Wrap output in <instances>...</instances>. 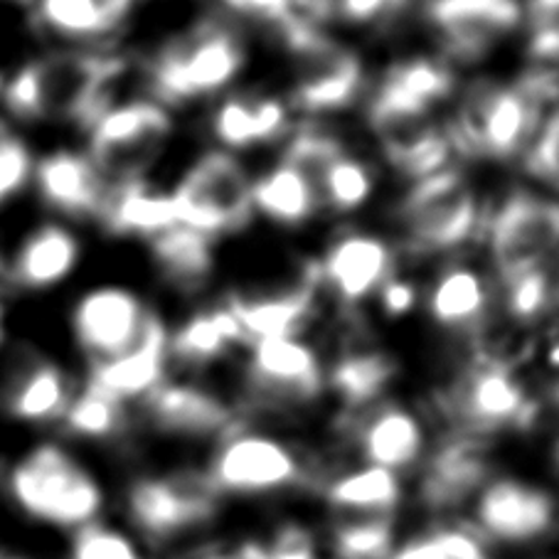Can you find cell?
<instances>
[{"mask_svg":"<svg viewBox=\"0 0 559 559\" xmlns=\"http://www.w3.org/2000/svg\"><path fill=\"white\" fill-rule=\"evenodd\" d=\"M37 148L31 133L0 114V212L23 200L33 188Z\"/></svg>","mask_w":559,"mask_h":559,"instance_id":"obj_38","label":"cell"},{"mask_svg":"<svg viewBox=\"0 0 559 559\" xmlns=\"http://www.w3.org/2000/svg\"><path fill=\"white\" fill-rule=\"evenodd\" d=\"M178 225L210 239L245 229L254 215L252 180L235 153H198L170 186Z\"/></svg>","mask_w":559,"mask_h":559,"instance_id":"obj_5","label":"cell"},{"mask_svg":"<svg viewBox=\"0 0 559 559\" xmlns=\"http://www.w3.org/2000/svg\"><path fill=\"white\" fill-rule=\"evenodd\" d=\"M433 321L451 331H478L488 313V292L474 269H447L429 296Z\"/></svg>","mask_w":559,"mask_h":559,"instance_id":"obj_34","label":"cell"},{"mask_svg":"<svg viewBox=\"0 0 559 559\" xmlns=\"http://www.w3.org/2000/svg\"><path fill=\"white\" fill-rule=\"evenodd\" d=\"M202 471L219 496H272L308 480V466L288 443L242 427L219 439Z\"/></svg>","mask_w":559,"mask_h":559,"instance_id":"obj_10","label":"cell"},{"mask_svg":"<svg viewBox=\"0 0 559 559\" xmlns=\"http://www.w3.org/2000/svg\"><path fill=\"white\" fill-rule=\"evenodd\" d=\"M409 0H338V17L348 23H382L397 17Z\"/></svg>","mask_w":559,"mask_h":559,"instance_id":"obj_45","label":"cell"},{"mask_svg":"<svg viewBox=\"0 0 559 559\" xmlns=\"http://www.w3.org/2000/svg\"><path fill=\"white\" fill-rule=\"evenodd\" d=\"M382 304H384V311L392 313V316H402L407 313L409 308L414 306V298H417V292H414L412 284L407 282H394L390 278L388 284L382 288Z\"/></svg>","mask_w":559,"mask_h":559,"instance_id":"obj_47","label":"cell"},{"mask_svg":"<svg viewBox=\"0 0 559 559\" xmlns=\"http://www.w3.org/2000/svg\"><path fill=\"white\" fill-rule=\"evenodd\" d=\"M156 311L136 286L96 282L84 286L67 308V335L84 368L117 358L141 338Z\"/></svg>","mask_w":559,"mask_h":559,"instance_id":"obj_7","label":"cell"},{"mask_svg":"<svg viewBox=\"0 0 559 559\" xmlns=\"http://www.w3.org/2000/svg\"><path fill=\"white\" fill-rule=\"evenodd\" d=\"M133 412L139 427L168 439H222L239 427L235 409L215 390L173 374Z\"/></svg>","mask_w":559,"mask_h":559,"instance_id":"obj_18","label":"cell"},{"mask_svg":"<svg viewBox=\"0 0 559 559\" xmlns=\"http://www.w3.org/2000/svg\"><path fill=\"white\" fill-rule=\"evenodd\" d=\"M549 301H552V286L543 269L506 282V306L518 321H533L545 311Z\"/></svg>","mask_w":559,"mask_h":559,"instance_id":"obj_42","label":"cell"},{"mask_svg":"<svg viewBox=\"0 0 559 559\" xmlns=\"http://www.w3.org/2000/svg\"><path fill=\"white\" fill-rule=\"evenodd\" d=\"M316 274L341 301L358 304L390 282L392 249L374 235H345L328 249Z\"/></svg>","mask_w":559,"mask_h":559,"instance_id":"obj_25","label":"cell"},{"mask_svg":"<svg viewBox=\"0 0 559 559\" xmlns=\"http://www.w3.org/2000/svg\"><path fill=\"white\" fill-rule=\"evenodd\" d=\"M0 559H27V557H21V555H11V552H0Z\"/></svg>","mask_w":559,"mask_h":559,"instance_id":"obj_51","label":"cell"},{"mask_svg":"<svg viewBox=\"0 0 559 559\" xmlns=\"http://www.w3.org/2000/svg\"><path fill=\"white\" fill-rule=\"evenodd\" d=\"M474 525L486 543L535 545L559 525V503L549 490L518 478L488 480L474 498Z\"/></svg>","mask_w":559,"mask_h":559,"instance_id":"obj_16","label":"cell"},{"mask_svg":"<svg viewBox=\"0 0 559 559\" xmlns=\"http://www.w3.org/2000/svg\"><path fill=\"white\" fill-rule=\"evenodd\" d=\"M5 70H3V67H0V94H3V84H5Z\"/></svg>","mask_w":559,"mask_h":559,"instance_id":"obj_52","label":"cell"},{"mask_svg":"<svg viewBox=\"0 0 559 559\" xmlns=\"http://www.w3.org/2000/svg\"><path fill=\"white\" fill-rule=\"evenodd\" d=\"M488 237L503 284L537 272L559 249V202L518 190L496 212Z\"/></svg>","mask_w":559,"mask_h":559,"instance_id":"obj_14","label":"cell"},{"mask_svg":"<svg viewBox=\"0 0 559 559\" xmlns=\"http://www.w3.org/2000/svg\"><path fill=\"white\" fill-rule=\"evenodd\" d=\"M449 409L461 421V431L486 437L508 427H527L537 417L513 370L500 360H480L466 372L451 394Z\"/></svg>","mask_w":559,"mask_h":559,"instance_id":"obj_17","label":"cell"},{"mask_svg":"<svg viewBox=\"0 0 559 559\" xmlns=\"http://www.w3.org/2000/svg\"><path fill=\"white\" fill-rule=\"evenodd\" d=\"M530 57L535 64L559 67V0H530Z\"/></svg>","mask_w":559,"mask_h":559,"instance_id":"obj_41","label":"cell"},{"mask_svg":"<svg viewBox=\"0 0 559 559\" xmlns=\"http://www.w3.org/2000/svg\"><path fill=\"white\" fill-rule=\"evenodd\" d=\"M5 496L37 525L80 530L96 523L106 506V490L94 468L60 439H40L25 447L3 474Z\"/></svg>","mask_w":559,"mask_h":559,"instance_id":"obj_3","label":"cell"},{"mask_svg":"<svg viewBox=\"0 0 559 559\" xmlns=\"http://www.w3.org/2000/svg\"><path fill=\"white\" fill-rule=\"evenodd\" d=\"M318 274L286 292L266 296H229L227 306L242 325L247 345L269 338H296L301 325L313 313Z\"/></svg>","mask_w":559,"mask_h":559,"instance_id":"obj_29","label":"cell"},{"mask_svg":"<svg viewBox=\"0 0 559 559\" xmlns=\"http://www.w3.org/2000/svg\"><path fill=\"white\" fill-rule=\"evenodd\" d=\"M219 500L222 496L200 468L139 474L123 490L127 520L151 545H166L207 527L219 513Z\"/></svg>","mask_w":559,"mask_h":559,"instance_id":"obj_6","label":"cell"},{"mask_svg":"<svg viewBox=\"0 0 559 559\" xmlns=\"http://www.w3.org/2000/svg\"><path fill=\"white\" fill-rule=\"evenodd\" d=\"M173 374L170 365V323L158 308L148 318L141 338L117 358L84 368L82 380L94 384L129 407L156 392Z\"/></svg>","mask_w":559,"mask_h":559,"instance_id":"obj_20","label":"cell"},{"mask_svg":"<svg viewBox=\"0 0 559 559\" xmlns=\"http://www.w3.org/2000/svg\"><path fill=\"white\" fill-rule=\"evenodd\" d=\"M141 76L139 52L127 45L45 47L5 74L0 114L17 129L67 127L84 136L106 109L129 96Z\"/></svg>","mask_w":559,"mask_h":559,"instance_id":"obj_1","label":"cell"},{"mask_svg":"<svg viewBox=\"0 0 559 559\" xmlns=\"http://www.w3.org/2000/svg\"><path fill=\"white\" fill-rule=\"evenodd\" d=\"M257 559H321V549L304 525H284L257 543Z\"/></svg>","mask_w":559,"mask_h":559,"instance_id":"obj_44","label":"cell"},{"mask_svg":"<svg viewBox=\"0 0 559 559\" xmlns=\"http://www.w3.org/2000/svg\"><path fill=\"white\" fill-rule=\"evenodd\" d=\"M237 345H247V338L227 301L195 308L178 325H170L173 370H205Z\"/></svg>","mask_w":559,"mask_h":559,"instance_id":"obj_27","label":"cell"},{"mask_svg":"<svg viewBox=\"0 0 559 559\" xmlns=\"http://www.w3.org/2000/svg\"><path fill=\"white\" fill-rule=\"evenodd\" d=\"M160 284L180 296H198L215 274V239L176 225L146 245Z\"/></svg>","mask_w":559,"mask_h":559,"instance_id":"obj_28","label":"cell"},{"mask_svg":"<svg viewBox=\"0 0 559 559\" xmlns=\"http://www.w3.org/2000/svg\"><path fill=\"white\" fill-rule=\"evenodd\" d=\"M394 547V515H348L333 525L328 537L333 559H388Z\"/></svg>","mask_w":559,"mask_h":559,"instance_id":"obj_37","label":"cell"},{"mask_svg":"<svg viewBox=\"0 0 559 559\" xmlns=\"http://www.w3.org/2000/svg\"><path fill=\"white\" fill-rule=\"evenodd\" d=\"M490 476V449L484 437L459 431L433 451L421 474L419 498L431 513H449L476 498Z\"/></svg>","mask_w":559,"mask_h":559,"instance_id":"obj_22","label":"cell"},{"mask_svg":"<svg viewBox=\"0 0 559 559\" xmlns=\"http://www.w3.org/2000/svg\"><path fill=\"white\" fill-rule=\"evenodd\" d=\"M5 3L21 5V8H27V11H31V8H33V3H35V0H5Z\"/></svg>","mask_w":559,"mask_h":559,"instance_id":"obj_49","label":"cell"},{"mask_svg":"<svg viewBox=\"0 0 559 559\" xmlns=\"http://www.w3.org/2000/svg\"><path fill=\"white\" fill-rule=\"evenodd\" d=\"M176 225L178 215L170 186H163L158 178L109 182L104 207L94 222V227L106 237L143 245Z\"/></svg>","mask_w":559,"mask_h":559,"instance_id":"obj_24","label":"cell"},{"mask_svg":"<svg viewBox=\"0 0 559 559\" xmlns=\"http://www.w3.org/2000/svg\"><path fill=\"white\" fill-rule=\"evenodd\" d=\"M176 111L146 92L123 96L106 109L80 143L109 182L156 178V170L176 141Z\"/></svg>","mask_w":559,"mask_h":559,"instance_id":"obj_4","label":"cell"},{"mask_svg":"<svg viewBox=\"0 0 559 559\" xmlns=\"http://www.w3.org/2000/svg\"><path fill=\"white\" fill-rule=\"evenodd\" d=\"M141 0H35L31 27L47 47L123 45Z\"/></svg>","mask_w":559,"mask_h":559,"instance_id":"obj_19","label":"cell"},{"mask_svg":"<svg viewBox=\"0 0 559 559\" xmlns=\"http://www.w3.org/2000/svg\"><path fill=\"white\" fill-rule=\"evenodd\" d=\"M402 493L400 476L380 466H360L323 486V500L343 515H394Z\"/></svg>","mask_w":559,"mask_h":559,"instance_id":"obj_33","label":"cell"},{"mask_svg":"<svg viewBox=\"0 0 559 559\" xmlns=\"http://www.w3.org/2000/svg\"><path fill=\"white\" fill-rule=\"evenodd\" d=\"M252 200L254 210L264 212L266 217L282 225H304L306 219L313 217L318 210L316 182L288 163H278L266 176L252 182Z\"/></svg>","mask_w":559,"mask_h":559,"instance_id":"obj_35","label":"cell"},{"mask_svg":"<svg viewBox=\"0 0 559 559\" xmlns=\"http://www.w3.org/2000/svg\"><path fill=\"white\" fill-rule=\"evenodd\" d=\"M547 365L555 372H559V331L552 335V341L547 345Z\"/></svg>","mask_w":559,"mask_h":559,"instance_id":"obj_48","label":"cell"},{"mask_svg":"<svg viewBox=\"0 0 559 559\" xmlns=\"http://www.w3.org/2000/svg\"><path fill=\"white\" fill-rule=\"evenodd\" d=\"M86 259L82 227L43 215L27 225L5 249L11 294L47 296L72 284Z\"/></svg>","mask_w":559,"mask_h":559,"instance_id":"obj_13","label":"cell"},{"mask_svg":"<svg viewBox=\"0 0 559 559\" xmlns=\"http://www.w3.org/2000/svg\"><path fill=\"white\" fill-rule=\"evenodd\" d=\"M139 62L143 92L178 114L233 86L245 72L247 47L235 25L200 17L139 55Z\"/></svg>","mask_w":559,"mask_h":559,"instance_id":"obj_2","label":"cell"},{"mask_svg":"<svg viewBox=\"0 0 559 559\" xmlns=\"http://www.w3.org/2000/svg\"><path fill=\"white\" fill-rule=\"evenodd\" d=\"M247 378L259 400L274 404H306L323 390L318 355L298 338L252 343Z\"/></svg>","mask_w":559,"mask_h":559,"instance_id":"obj_23","label":"cell"},{"mask_svg":"<svg viewBox=\"0 0 559 559\" xmlns=\"http://www.w3.org/2000/svg\"><path fill=\"white\" fill-rule=\"evenodd\" d=\"M397 365L380 350H353L335 362L331 384L348 409H365L390 388Z\"/></svg>","mask_w":559,"mask_h":559,"instance_id":"obj_36","label":"cell"},{"mask_svg":"<svg viewBox=\"0 0 559 559\" xmlns=\"http://www.w3.org/2000/svg\"><path fill=\"white\" fill-rule=\"evenodd\" d=\"M276 31L296 60L294 99L304 111H341L358 99L365 80L358 52L331 40L321 27L296 13Z\"/></svg>","mask_w":559,"mask_h":559,"instance_id":"obj_8","label":"cell"},{"mask_svg":"<svg viewBox=\"0 0 559 559\" xmlns=\"http://www.w3.org/2000/svg\"><path fill=\"white\" fill-rule=\"evenodd\" d=\"M76 374L52 353L17 348L0 355V417L15 427L60 429L67 407L80 388Z\"/></svg>","mask_w":559,"mask_h":559,"instance_id":"obj_9","label":"cell"},{"mask_svg":"<svg viewBox=\"0 0 559 559\" xmlns=\"http://www.w3.org/2000/svg\"><path fill=\"white\" fill-rule=\"evenodd\" d=\"M429 21L443 50L478 62L523 21L518 0H429Z\"/></svg>","mask_w":559,"mask_h":559,"instance_id":"obj_21","label":"cell"},{"mask_svg":"<svg viewBox=\"0 0 559 559\" xmlns=\"http://www.w3.org/2000/svg\"><path fill=\"white\" fill-rule=\"evenodd\" d=\"M388 559H451L447 547L441 545L437 530H429V533L417 535L412 539H404L402 545L392 549Z\"/></svg>","mask_w":559,"mask_h":559,"instance_id":"obj_46","label":"cell"},{"mask_svg":"<svg viewBox=\"0 0 559 559\" xmlns=\"http://www.w3.org/2000/svg\"><path fill=\"white\" fill-rule=\"evenodd\" d=\"M456 86V74L447 64L429 57L394 64L374 92L368 117H429L431 109L449 99Z\"/></svg>","mask_w":559,"mask_h":559,"instance_id":"obj_26","label":"cell"},{"mask_svg":"<svg viewBox=\"0 0 559 559\" xmlns=\"http://www.w3.org/2000/svg\"><path fill=\"white\" fill-rule=\"evenodd\" d=\"M139 429L136 412L94 384L80 380L60 424L62 437L82 443H121Z\"/></svg>","mask_w":559,"mask_h":559,"instance_id":"obj_32","label":"cell"},{"mask_svg":"<svg viewBox=\"0 0 559 559\" xmlns=\"http://www.w3.org/2000/svg\"><path fill=\"white\" fill-rule=\"evenodd\" d=\"M478 195L456 170L433 173L417 180L400 205L407 245L417 254H439L474 237L478 227Z\"/></svg>","mask_w":559,"mask_h":559,"instance_id":"obj_11","label":"cell"},{"mask_svg":"<svg viewBox=\"0 0 559 559\" xmlns=\"http://www.w3.org/2000/svg\"><path fill=\"white\" fill-rule=\"evenodd\" d=\"M286 109L272 96H227L210 117V131L219 148L229 153L249 151L282 136Z\"/></svg>","mask_w":559,"mask_h":559,"instance_id":"obj_30","label":"cell"},{"mask_svg":"<svg viewBox=\"0 0 559 559\" xmlns=\"http://www.w3.org/2000/svg\"><path fill=\"white\" fill-rule=\"evenodd\" d=\"M67 559H143V552L127 530L96 520L74 530Z\"/></svg>","mask_w":559,"mask_h":559,"instance_id":"obj_40","label":"cell"},{"mask_svg":"<svg viewBox=\"0 0 559 559\" xmlns=\"http://www.w3.org/2000/svg\"><path fill=\"white\" fill-rule=\"evenodd\" d=\"M31 192L45 215L94 225L104 207L109 180L94 166L82 143H55L37 151Z\"/></svg>","mask_w":559,"mask_h":559,"instance_id":"obj_15","label":"cell"},{"mask_svg":"<svg viewBox=\"0 0 559 559\" xmlns=\"http://www.w3.org/2000/svg\"><path fill=\"white\" fill-rule=\"evenodd\" d=\"M358 447L368 466L388 471L409 468L424 451V429L419 419L404 407H380L355 429Z\"/></svg>","mask_w":559,"mask_h":559,"instance_id":"obj_31","label":"cell"},{"mask_svg":"<svg viewBox=\"0 0 559 559\" xmlns=\"http://www.w3.org/2000/svg\"><path fill=\"white\" fill-rule=\"evenodd\" d=\"M552 298H555L557 306H559V276H557V284L552 286Z\"/></svg>","mask_w":559,"mask_h":559,"instance_id":"obj_50","label":"cell"},{"mask_svg":"<svg viewBox=\"0 0 559 559\" xmlns=\"http://www.w3.org/2000/svg\"><path fill=\"white\" fill-rule=\"evenodd\" d=\"M525 168L537 180L559 190V106L552 111V117L543 123L533 143H530Z\"/></svg>","mask_w":559,"mask_h":559,"instance_id":"obj_43","label":"cell"},{"mask_svg":"<svg viewBox=\"0 0 559 559\" xmlns=\"http://www.w3.org/2000/svg\"><path fill=\"white\" fill-rule=\"evenodd\" d=\"M537 123L539 106L518 84H480L459 111L449 139L459 151L510 158L533 139Z\"/></svg>","mask_w":559,"mask_h":559,"instance_id":"obj_12","label":"cell"},{"mask_svg":"<svg viewBox=\"0 0 559 559\" xmlns=\"http://www.w3.org/2000/svg\"><path fill=\"white\" fill-rule=\"evenodd\" d=\"M318 195L338 212L358 210L372 195V176L365 163L341 153L318 178Z\"/></svg>","mask_w":559,"mask_h":559,"instance_id":"obj_39","label":"cell"}]
</instances>
